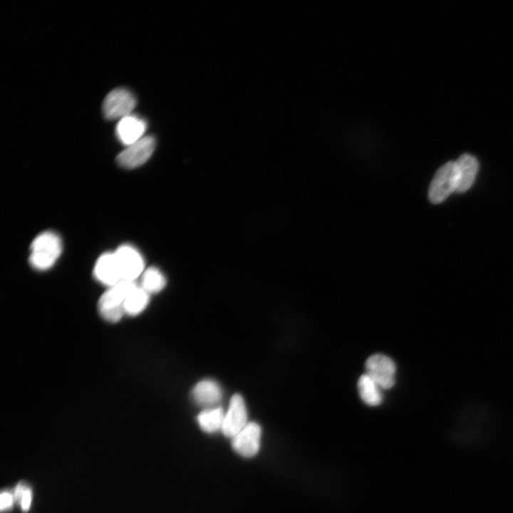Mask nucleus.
<instances>
[{
  "label": "nucleus",
  "mask_w": 513,
  "mask_h": 513,
  "mask_svg": "<svg viewBox=\"0 0 513 513\" xmlns=\"http://www.w3.org/2000/svg\"><path fill=\"white\" fill-rule=\"evenodd\" d=\"M224 413L221 407L205 408L197 416V420L204 432L213 433L222 430Z\"/></svg>",
  "instance_id": "2eb2a0df"
},
{
  "label": "nucleus",
  "mask_w": 513,
  "mask_h": 513,
  "mask_svg": "<svg viewBox=\"0 0 513 513\" xmlns=\"http://www.w3.org/2000/svg\"><path fill=\"white\" fill-rule=\"evenodd\" d=\"M149 295L140 286L137 285L124 301L125 314L136 316L143 311L149 303Z\"/></svg>",
  "instance_id": "dca6fc26"
},
{
  "label": "nucleus",
  "mask_w": 513,
  "mask_h": 513,
  "mask_svg": "<svg viewBox=\"0 0 513 513\" xmlns=\"http://www.w3.org/2000/svg\"><path fill=\"white\" fill-rule=\"evenodd\" d=\"M135 105L136 99L132 92L124 88H118L105 96L103 103V113L107 120H120L131 114Z\"/></svg>",
  "instance_id": "20e7f679"
},
{
  "label": "nucleus",
  "mask_w": 513,
  "mask_h": 513,
  "mask_svg": "<svg viewBox=\"0 0 513 513\" xmlns=\"http://www.w3.org/2000/svg\"><path fill=\"white\" fill-rule=\"evenodd\" d=\"M247 411L243 398L234 394L230 399L227 410L224 413L221 431L231 439L248 423Z\"/></svg>",
  "instance_id": "6e6552de"
},
{
  "label": "nucleus",
  "mask_w": 513,
  "mask_h": 513,
  "mask_svg": "<svg viewBox=\"0 0 513 513\" xmlns=\"http://www.w3.org/2000/svg\"><path fill=\"white\" fill-rule=\"evenodd\" d=\"M123 280L134 281L142 274L145 262L137 249L130 244L120 246L114 252Z\"/></svg>",
  "instance_id": "0eeeda50"
},
{
  "label": "nucleus",
  "mask_w": 513,
  "mask_h": 513,
  "mask_svg": "<svg viewBox=\"0 0 513 513\" xmlns=\"http://www.w3.org/2000/svg\"><path fill=\"white\" fill-rule=\"evenodd\" d=\"M93 275L99 282L110 287L123 280L114 252L104 253L98 259Z\"/></svg>",
  "instance_id": "9b49d317"
},
{
  "label": "nucleus",
  "mask_w": 513,
  "mask_h": 513,
  "mask_svg": "<svg viewBox=\"0 0 513 513\" xmlns=\"http://www.w3.org/2000/svg\"><path fill=\"white\" fill-rule=\"evenodd\" d=\"M31 499L32 492L31 490L28 487L20 501V504L24 512H27L29 509Z\"/></svg>",
  "instance_id": "6ab92c4d"
},
{
  "label": "nucleus",
  "mask_w": 513,
  "mask_h": 513,
  "mask_svg": "<svg viewBox=\"0 0 513 513\" xmlns=\"http://www.w3.org/2000/svg\"><path fill=\"white\" fill-rule=\"evenodd\" d=\"M14 499V495H12L9 492H2L0 497L1 510L3 512L10 509L12 507Z\"/></svg>",
  "instance_id": "a211bd4d"
},
{
  "label": "nucleus",
  "mask_w": 513,
  "mask_h": 513,
  "mask_svg": "<svg viewBox=\"0 0 513 513\" xmlns=\"http://www.w3.org/2000/svg\"><path fill=\"white\" fill-rule=\"evenodd\" d=\"M165 285L166 279L157 268L151 266L143 271L140 286L149 294L160 292Z\"/></svg>",
  "instance_id": "f3484780"
},
{
  "label": "nucleus",
  "mask_w": 513,
  "mask_h": 513,
  "mask_svg": "<svg viewBox=\"0 0 513 513\" xmlns=\"http://www.w3.org/2000/svg\"><path fill=\"white\" fill-rule=\"evenodd\" d=\"M366 373L382 389H389L394 385L396 367L388 356L372 355L366 362Z\"/></svg>",
  "instance_id": "423d86ee"
},
{
  "label": "nucleus",
  "mask_w": 513,
  "mask_h": 513,
  "mask_svg": "<svg viewBox=\"0 0 513 513\" xmlns=\"http://www.w3.org/2000/svg\"><path fill=\"white\" fill-rule=\"evenodd\" d=\"M457 170V192H465L472 185L478 170V162L470 154L460 155L455 162Z\"/></svg>",
  "instance_id": "ddd939ff"
},
{
  "label": "nucleus",
  "mask_w": 513,
  "mask_h": 513,
  "mask_svg": "<svg viewBox=\"0 0 513 513\" xmlns=\"http://www.w3.org/2000/svg\"><path fill=\"white\" fill-rule=\"evenodd\" d=\"M261 429L255 422H249L247 425L232 438L234 450L244 457L256 455L260 449Z\"/></svg>",
  "instance_id": "1a4fd4ad"
},
{
  "label": "nucleus",
  "mask_w": 513,
  "mask_h": 513,
  "mask_svg": "<svg viewBox=\"0 0 513 513\" xmlns=\"http://www.w3.org/2000/svg\"><path fill=\"white\" fill-rule=\"evenodd\" d=\"M146 128L147 123L142 118L130 114L119 120L115 133L118 140L128 146L144 137Z\"/></svg>",
  "instance_id": "9d476101"
},
{
  "label": "nucleus",
  "mask_w": 513,
  "mask_h": 513,
  "mask_svg": "<svg viewBox=\"0 0 513 513\" xmlns=\"http://www.w3.org/2000/svg\"><path fill=\"white\" fill-rule=\"evenodd\" d=\"M358 389L360 397L367 405L376 406L381 403L383 389L366 373L359 378Z\"/></svg>",
  "instance_id": "4468645a"
},
{
  "label": "nucleus",
  "mask_w": 513,
  "mask_h": 513,
  "mask_svg": "<svg viewBox=\"0 0 513 513\" xmlns=\"http://www.w3.org/2000/svg\"><path fill=\"white\" fill-rule=\"evenodd\" d=\"M457 188L455 162L450 161L442 165L435 172L428 190V198L432 204L442 202Z\"/></svg>",
  "instance_id": "7ed1b4c3"
},
{
  "label": "nucleus",
  "mask_w": 513,
  "mask_h": 513,
  "mask_svg": "<svg viewBox=\"0 0 513 513\" xmlns=\"http://www.w3.org/2000/svg\"><path fill=\"white\" fill-rule=\"evenodd\" d=\"M29 262L33 268L45 271L53 266L62 252L60 237L52 231H46L35 237L31 244Z\"/></svg>",
  "instance_id": "f257e3e1"
},
{
  "label": "nucleus",
  "mask_w": 513,
  "mask_h": 513,
  "mask_svg": "<svg viewBox=\"0 0 513 513\" xmlns=\"http://www.w3.org/2000/svg\"><path fill=\"white\" fill-rule=\"evenodd\" d=\"M136 286L134 281L122 280L110 287L98 301V311L102 318L110 323L119 321L125 314L124 301Z\"/></svg>",
  "instance_id": "f03ea898"
},
{
  "label": "nucleus",
  "mask_w": 513,
  "mask_h": 513,
  "mask_svg": "<svg viewBox=\"0 0 513 513\" xmlns=\"http://www.w3.org/2000/svg\"><path fill=\"white\" fill-rule=\"evenodd\" d=\"M192 398L195 402L205 408L215 407L222 399V390L220 385L214 380L204 379L198 382L192 389Z\"/></svg>",
  "instance_id": "f8f14e48"
},
{
  "label": "nucleus",
  "mask_w": 513,
  "mask_h": 513,
  "mask_svg": "<svg viewBox=\"0 0 513 513\" xmlns=\"http://www.w3.org/2000/svg\"><path fill=\"white\" fill-rule=\"evenodd\" d=\"M155 139L153 136L146 135L135 142L127 146L120 152L116 161L126 169H133L146 162L152 155L155 147Z\"/></svg>",
  "instance_id": "39448f33"
},
{
  "label": "nucleus",
  "mask_w": 513,
  "mask_h": 513,
  "mask_svg": "<svg viewBox=\"0 0 513 513\" xmlns=\"http://www.w3.org/2000/svg\"><path fill=\"white\" fill-rule=\"evenodd\" d=\"M27 488L28 487L22 483L18 484L14 489V500L18 501L20 503V501Z\"/></svg>",
  "instance_id": "aec40b11"
}]
</instances>
